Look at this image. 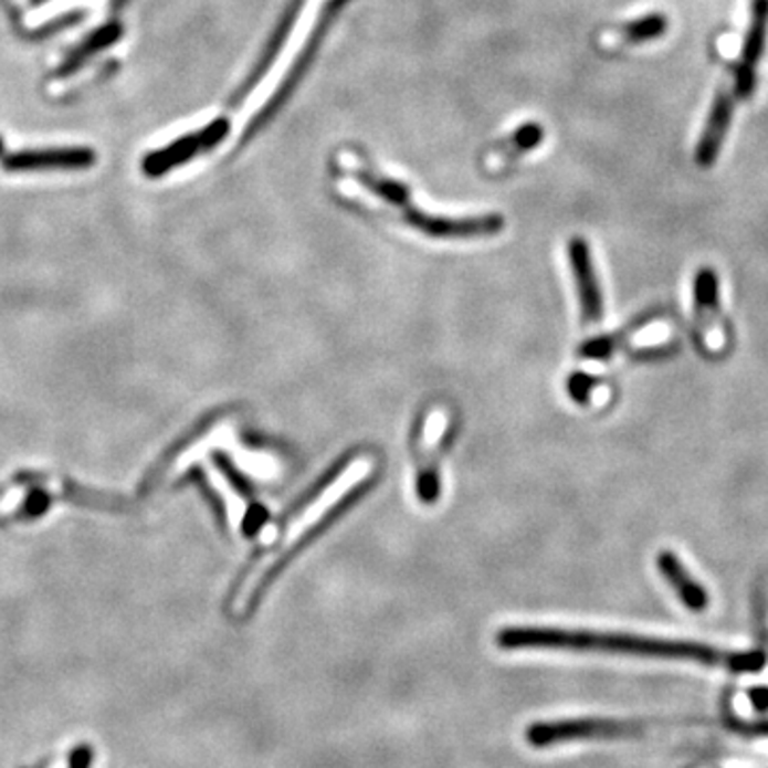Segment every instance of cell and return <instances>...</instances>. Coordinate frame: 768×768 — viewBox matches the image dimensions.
I'll return each mask as SVG.
<instances>
[{
	"instance_id": "cell-1",
	"label": "cell",
	"mask_w": 768,
	"mask_h": 768,
	"mask_svg": "<svg viewBox=\"0 0 768 768\" xmlns=\"http://www.w3.org/2000/svg\"><path fill=\"white\" fill-rule=\"evenodd\" d=\"M495 643L504 651L519 649H555V651H579V653H617L639 657H669V660H694L711 666H724L737 673H758L767 664L765 653L745 651L728 653L715 646L662 641L637 634L619 632H591V630H561V628H536V625H511L495 634Z\"/></svg>"
},
{
	"instance_id": "cell-2",
	"label": "cell",
	"mask_w": 768,
	"mask_h": 768,
	"mask_svg": "<svg viewBox=\"0 0 768 768\" xmlns=\"http://www.w3.org/2000/svg\"><path fill=\"white\" fill-rule=\"evenodd\" d=\"M641 724L617 719H564V722H536L525 728V743L534 749H547L575 740H613L630 738L641 733Z\"/></svg>"
},
{
	"instance_id": "cell-3",
	"label": "cell",
	"mask_w": 768,
	"mask_h": 768,
	"mask_svg": "<svg viewBox=\"0 0 768 768\" xmlns=\"http://www.w3.org/2000/svg\"><path fill=\"white\" fill-rule=\"evenodd\" d=\"M227 133H229V120L227 118H215L214 123L208 124L206 128L180 137L178 141L169 144L162 150L148 154L144 158V165H141L144 173L148 178H158V176H162V173L185 165L188 160H192L197 152L212 150L227 137Z\"/></svg>"
},
{
	"instance_id": "cell-4",
	"label": "cell",
	"mask_w": 768,
	"mask_h": 768,
	"mask_svg": "<svg viewBox=\"0 0 768 768\" xmlns=\"http://www.w3.org/2000/svg\"><path fill=\"white\" fill-rule=\"evenodd\" d=\"M348 0H329L327 2V7H325V11H323V18L318 20V24H316V29H314V34L309 36V41H307L306 48H304V52L299 54V59L295 61V64H293V69L288 71V77L280 84V88H277L276 96L261 109V114L252 120V123L248 124L246 133H244V139H250L252 135H254V130H259L263 124L267 123L274 114H276L277 109L282 107V103L286 101V96L291 94V91L297 86V82L304 77V73H306L307 64L312 62V59L316 56V52H318V48H320V43H323V39H325V34H327V31H329V27H332V22L336 20V15H338L339 11L344 9V4H346Z\"/></svg>"
},
{
	"instance_id": "cell-5",
	"label": "cell",
	"mask_w": 768,
	"mask_h": 768,
	"mask_svg": "<svg viewBox=\"0 0 768 768\" xmlns=\"http://www.w3.org/2000/svg\"><path fill=\"white\" fill-rule=\"evenodd\" d=\"M568 254H570V267H572V276H575V284L581 299L583 320L589 325L600 323L604 316V302H602V288L598 282V274L591 263V250L583 238H572Z\"/></svg>"
},
{
	"instance_id": "cell-6",
	"label": "cell",
	"mask_w": 768,
	"mask_h": 768,
	"mask_svg": "<svg viewBox=\"0 0 768 768\" xmlns=\"http://www.w3.org/2000/svg\"><path fill=\"white\" fill-rule=\"evenodd\" d=\"M96 156L88 148H52L9 154L2 160L7 171H39V169H86Z\"/></svg>"
},
{
	"instance_id": "cell-7",
	"label": "cell",
	"mask_w": 768,
	"mask_h": 768,
	"mask_svg": "<svg viewBox=\"0 0 768 768\" xmlns=\"http://www.w3.org/2000/svg\"><path fill=\"white\" fill-rule=\"evenodd\" d=\"M733 109H735L733 94L728 93V91H719V93L715 94L711 112H708L707 124H705V130H703V137L698 141V146H696V165L707 169L717 160L719 150L724 146V139H726V133L730 128Z\"/></svg>"
},
{
	"instance_id": "cell-8",
	"label": "cell",
	"mask_w": 768,
	"mask_h": 768,
	"mask_svg": "<svg viewBox=\"0 0 768 768\" xmlns=\"http://www.w3.org/2000/svg\"><path fill=\"white\" fill-rule=\"evenodd\" d=\"M302 4H304V0H291V4H288V9H286V13L282 15V20H280V24H277L276 32L272 34L270 43L265 45V50H263L261 59L256 61V64L252 66V71L248 73L244 84H242V86L235 91V94L231 96V101H229V105H231V107L242 105V101L246 98L248 94L252 93V91L256 88V84H259V82L265 77V73L270 71L272 62L276 61L277 54H280V50H282V45H284V41H286V36H288V32H291L293 24H295V20H297V15H299V11H302Z\"/></svg>"
},
{
	"instance_id": "cell-9",
	"label": "cell",
	"mask_w": 768,
	"mask_h": 768,
	"mask_svg": "<svg viewBox=\"0 0 768 768\" xmlns=\"http://www.w3.org/2000/svg\"><path fill=\"white\" fill-rule=\"evenodd\" d=\"M655 564H657V570L664 577V581L675 589L676 598L690 611L701 613L707 609V589L690 575V570L683 566V561L673 551H660Z\"/></svg>"
},
{
	"instance_id": "cell-10",
	"label": "cell",
	"mask_w": 768,
	"mask_h": 768,
	"mask_svg": "<svg viewBox=\"0 0 768 768\" xmlns=\"http://www.w3.org/2000/svg\"><path fill=\"white\" fill-rule=\"evenodd\" d=\"M120 36H123V27H120L118 22H109V24L96 29L84 43H80V45L69 54L66 61L62 62L61 69H59V75L64 77V75H71V73L80 71L86 62L91 61L93 56H96L98 52H103L105 48L114 45Z\"/></svg>"
},
{
	"instance_id": "cell-11",
	"label": "cell",
	"mask_w": 768,
	"mask_h": 768,
	"mask_svg": "<svg viewBox=\"0 0 768 768\" xmlns=\"http://www.w3.org/2000/svg\"><path fill=\"white\" fill-rule=\"evenodd\" d=\"M768 34V0H751V20L749 29L743 41V52H740V66L754 69L762 59L765 48H767Z\"/></svg>"
},
{
	"instance_id": "cell-12",
	"label": "cell",
	"mask_w": 768,
	"mask_h": 768,
	"mask_svg": "<svg viewBox=\"0 0 768 768\" xmlns=\"http://www.w3.org/2000/svg\"><path fill=\"white\" fill-rule=\"evenodd\" d=\"M543 141V128L538 124H525L519 130H515L511 135V139L499 141L497 146H493L492 152L487 154L490 167L502 169L508 167L513 162V158L522 156L527 150H534L538 144Z\"/></svg>"
},
{
	"instance_id": "cell-13",
	"label": "cell",
	"mask_w": 768,
	"mask_h": 768,
	"mask_svg": "<svg viewBox=\"0 0 768 768\" xmlns=\"http://www.w3.org/2000/svg\"><path fill=\"white\" fill-rule=\"evenodd\" d=\"M719 307V277L713 267H701L694 276V314L696 320H705Z\"/></svg>"
},
{
	"instance_id": "cell-14",
	"label": "cell",
	"mask_w": 768,
	"mask_h": 768,
	"mask_svg": "<svg viewBox=\"0 0 768 768\" xmlns=\"http://www.w3.org/2000/svg\"><path fill=\"white\" fill-rule=\"evenodd\" d=\"M666 31H669V18L662 13H649L637 22L625 24L621 29V39L625 43H645V41H653V39L662 36Z\"/></svg>"
},
{
	"instance_id": "cell-15",
	"label": "cell",
	"mask_w": 768,
	"mask_h": 768,
	"mask_svg": "<svg viewBox=\"0 0 768 768\" xmlns=\"http://www.w3.org/2000/svg\"><path fill=\"white\" fill-rule=\"evenodd\" d=\"M733 75H735V93H737V96L749 98L751 94L756 93V71L754 69H745L740 64H735Z\"/></svg>"
},
{
	"instance_id": "cell-16",
	"label": "cell",
	"mask_w": 768,
	"mask_h": 768,
	"mask_svg": "<svg viewBox=\"0 0 768 768\" xmlns=\"http://www.w3.org/2000/svg\"><path fill=\"white\" fill-rule=\"evenodd\" d=\"M591 387H593V378H589L587 374H575L570 378V382H568L572 400L579 401V403H585V401L589 400Z\"/></svg>"
},
{
	"instance_id": "cell-17",
	"label": "cell",
	"mask_w": 768,
	"mask_h": 768,
	"mask_svg": "<svg viewBox=\"0 0 768 768\" xmlns=\"http://www.w3.org/2000/svg\"><path fill=\"white\" fill-rule=\"evenodd\" d=\"M48 506H50L48 493L36 490V492H32L31 495L27 497L24 513H27V517H39V515H43V513L48 511Z\"/></svg>"
},
{
	"instance_id": "cell-18",
	"label": "cell",
	"mask_w": 768,
	"mask_h": 768,
	"mask_svg": "<svg viewBox=\"0 0 768 768\" xmlns=\"http://www.w3.org/2000/svg\"><path fill=\"white\" fill-rule=\"evenodd\" d=\"M93 765V747L91 745H77L71 754L69 768H91Z\"/></svg>"
},
{
	"instance_id": "cell-19",
	"label": "cell",
	"mask_w": 768,
	"mask_h": 768,
	"mask_svg": "<svg viewBox=\"0 0 768 768\" xmlns=\"http://www.w3.org/2000/svg\"><path fill=\"white\" fill-rule=\"evenodd\" d=\"M267 519V513L265 508L261 506H254L248 511L246 519H244V529H246L248 536L254 534V529H259V525Z\"/></svg>"
},
{
	"instance_id": "cell-20",
	"label": "cell",
	"mask_w": 768,
	"mask_h": 768,
	"mask_svg": "<svg viewBox=\"0 0 768 768\" xmlns=\"http://www.w3.org/2000/svg\"><path fill=\"white\" fill-rule=\"evenodd\" d=\"M751 701H754V705L758 708H768V690H754L751 692Z\"/></svg>"
},
{
	"instance_id": "cell-21",
	"label": "cell",
	"mask_w": 768,
	"mask_h": 768,
	"mask_svg": "<svg viewBox=\"0 0 768 768\" xmlns=\"http://www.w3.org/2000/svg\"><path fill=\"white\" fill-rule=\"evenodd\" d=\"M124 2H126V0H114V7H120Z\"/></svg>"
},
{
	"instance_id": "cell-22",
	"label": "cell",
	"mask_w": 768,
	"mask_h": 768,
	"mask_svg": "<svg viewBox=\"0 0 768 768\" xmlns=\"http://www.w3.org/2000/svg\"><path fill=\"white\" fill-rule=\"evenodd\" d=\"M0 150H2V146H0Z\"/></svg>"
}]
</instances>
